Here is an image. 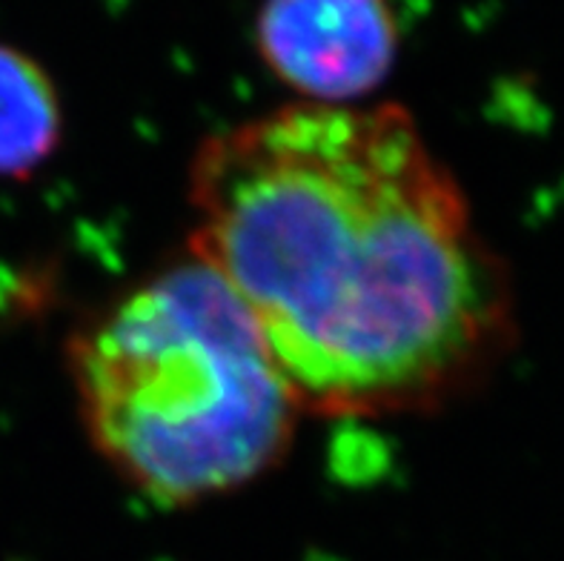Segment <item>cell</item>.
Listing matches in <instances>:
<instances>
[{
    "label": "cell",
    "instance_id": "obj_2",
    "mask_svg": "<svg viewBox=\"0 0 564 561\" xmlns=\"http://www.w3.org/2000/svg\"><path fill=\"white\" fill-rule=\"evenodd\" d=\"M66 362L95 453L161 507L261 482L304 416L236 292L189 249L95 310Z\"/></svg>",
    "mask_w": 564,
    "mask_h": 561
},
{
    "label": "cell",
    "instance_id": "obj_4",
    "mask_svg": "<svg viewBox=\"0 0 564 561\" xmlns=\"http://www.w3.org/2000/svg\"><path fill=\"white\" fill-rule=\"evenodd\" d=\"M64 136L55 84L35 57L0 43V179H29Z\"/></svg>",
    "mask_w": 564,
    "mask_h": 561
},
{
    "label": "cell",
    "instance_id": "obj_3",
    "mask_svg": "<svg viewBox=\"0 0 564 561\" xmlns=\"http://www.w3.org/2000/svg\"><path fill=\"white\" fill-rule=\"evenodd\" d=\"M256 50L301 104L356 107L393 69L399 23L390 0H264Z\"/></svg>",
    "mask_w": 564,
    "mask_h": 561
},
{
    "label": "cell",
    "instance_id": "obj_1",
    "mask_svg": "<svg viewBox=\"0 0 564 561\" xmlns=\"http://www.w3.org/2000/svg\"><path fill=\"white\" fill-rule=\"evenodd\" d=\"M193 233L307 416H427L519 342L508 261L408 109L286 104L209 136Z\"/></svg>",
    "mask_w": 564,
    "mask_h": 561
}]
</instances>
